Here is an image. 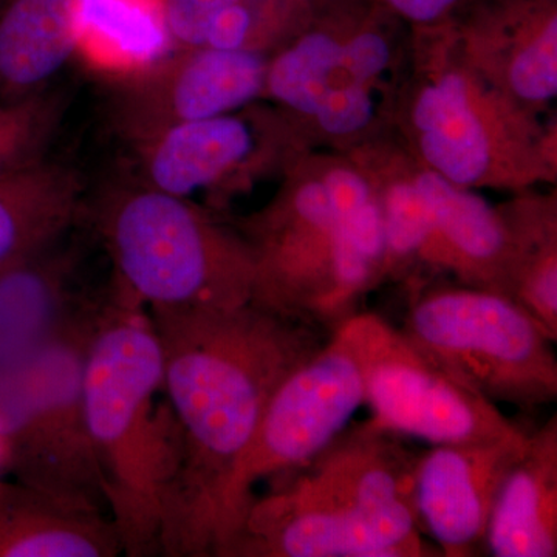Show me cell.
I'll list each match as a JSON object with an SVG mask.
<instances>
[{
  "label": "cell",
  "instance_id": "1",
  "mask_svg": "<svg viewBox=\"0 0 557 557\" xmlns=\"http://www.w3.org/2000/svg\"><path fill=\"white\" fill-rule=\"evenodd\" d=\"M182 465L161 555L212 556L226 483L270 398L327 341L322 329L256 302L233 310H149Z\"/></svg>",
  "mask_w": 557,
  "mask_h": 557
},
{
  "label": "cell",
  "instance_id": "2",
  "mask_svg": "<svg viewBox=\"0 0 557 557\" xmlns=\"http://www.w3.org/2000/svg\"><path fill=\"white\" fill-rule=\"evenodd\" d=\"M83 388L121 549L131 557L157 555L182 465V437L149 310L113 278L95 311Z\"/></svg>",
  "mask_w": 557,
  "mask_h": 557
},
{
  "label": "cell",
  "instance_id": "3",
  "mask_svg": "<svg viewBox=\"0 0 557 557\" xmlns=\"http://www.w3.org/2000/svg\"><path fill=\"white\" fill-rule=\"evenodd\" d=\"M95 230L113 281L148 310H233L255 298L256 259L239 230L139 182L102 193Z\"/></svg>",
  "mask_w": 557,
  "mask_h": 557
},
{
  "label": "cell",
  "instance_id": "4",
  "mask_svg": "<svg viewBox=\"0 0 557 557\" xmlns=\"http://www.w3.org/2000/svg\"><path fill=\"white\" fill-rule=\"evenodd\" d=\"M394 14L375 0H314L298 30L273 54L263 98L296 126L338 141L379 127L401 51Z\"/></svg>",
  "mask_w": 557,
  "mask_h": 557
},
{
  "label": "cell",
  "instance_id": "5",
  "mask_svg": "<svg viewBox=\"0 0 557 557\" xmlns=\"http://www.w3.org/2000/svg\"><path fill=\"white\" fill-rule=\"evenodd\" d=\"M416 75L398 89L397 115L418 163L454 185L516 186L536 177L541 146L528 110L465 57L457 38L438 50L434 35Z\"/></svg>",
  "mask_w": 557,
  "mask_h": 557
},
{
  "label": "cell",
  "instance_id": "6",
  "mask_svg": "<svg viewBox=\"0 0 557 557\" xmlns=\"http://www.w3.org/2000/svg\"><path fill=\"white\" fill-rule=\"evenodd\" d=\"M97 309L0 370V450L17 482L109 515L84 408V358Z\"/></svg>",
  "mask_w": 557,
  "mask_h": 557
},
{
  "label": "cell",
  "instance_id": "7",
  "mask_svg": "<svg viewBox=\"0 0 557 557\" xmlns=\"http://www.w3.org/2000/svg\"><path fill=\"white\" fill-rule=\"evenodd\" d=\"M399 332L424 357L494 405L534 410L557 399L555 343L500 293L412 282Z\"/></svg>",
  "mask_w": 557,
  "mask_h": 557
},
{
  "label": "cell",
  "instance_id": "8",
  "mask_svg": "<svg viewBox=\"0 0 557 557\" xmlns=\"http://www.w3.org/2000/svg\"><path fill=\"white\" fill-rule=\"evenodd\" d=\"M362 405L364 369L354 314L274 391L220 498L212 556L223 557L239 533L255 487L327 448Z\"/></svg>",
  "mask_w": 557,
  "mask_h": 557
},
{
  "label": "cell",
  "instance_id": "9",
  "mask_svg": "<svg viewBox=\"0 0 557 557\" xmlns=\"http://www.w3.org/2000/svg\"><path fill=\"white\" fill-rule=\"evenodd\" d=\"M355 318L366 405L384 428L432 446L487 442L522 431L497 405L453 379L379 314Z\"/></svg>",
  "mask_w": 557,
  "mask_h": 557
},
{
  "label": "cell",
  "instance_id": "10",
  "mask_svg": "<svg viewBox=\"0 0 557 557\" xmlns=\"http://www.w3.org/2000/svg\"><path fill=\"white\" fill-rule=\"evenodd\" d=\"M295 164L284 188L239 230L255 252L252 302L332 333L335 215L318 170Z\"/></svg>",
  "mask_w": 557,
  "mask_h": 557
},
{
  "label": "cell",
  "instance_id": "11",
  "mask_svg": "<svg viewBox=\"0 0 557 557\" xmlns=\"http://www.w3.org/2000/svg\"><path fill=\"white\" fill-rule=\"evenodd\" d=\"M420 456L405 437L370 417L348 424L302 467L271 479L267 496L289 507L423 536L413 500Z\"/></svg>",
  "mask_w": 557,
  "mask_h": 557
},
{
  "label": "cell",
  "instance_id": "12",
  "mask_svg": "<svg viewBox=\"0 0 557 557\" xmlns=\"http://www.w3.org/2000/svg\"><path fill=\"white\" fill-rule=\"evenodd\" d=\"M296 135L278 110L256 102L190 121L134 146L138 182L183 199L207 193L218 203L281 164L293 166Z\"/></svg>",
  "mask_w": 557,
  "mask_h": 557
},
{
  "label": "cell",
  "instance_id": "13",
  "mask_svg": "<svg viewBox=\"0 0 557 557\" xmlns=\"http://www.w3.org/2000/svg\"><path fill=\"white\" fill-rule=\"evenodd\" d=\"M269 60L255 51L171 49L121 81L112 101L116 131L135 146L180 124L255 104L265 94Z\"/></svg>",
  "mask_w": 557,
  "mask_h": 557
},
{
  "label": "cell",
  "instance_id": "14",
  "mask_svg": "<svg viewBox=\"0 0 557 557\" xmlns=\"http://www.w3.org/2000/svg\"><path fill=\"white\" fill-rule=\"evenodd\" d=\"M528 435L522 429L487 442L435 445L418 458V523L440 555L472 557L485 552L487 520L498 490L522 457Z\"/></svg>",
  "mask_w": 557,
  "mask_h": 557
},
{
  "label": "cell",
  "instance_id": "15",
  "mask_svg": "<svg viewBox=\"0 0 557 557\" xmlns=\"http://www.w3.org/2000/svg\"><path fill=\"white\" fill-rule=\"evenodd\" d=\"M472 17L457 38L482 70L520 108L530 112L557 95V11L555 0H496Z\"/></svg>",
  "mask_w": 557,
  "mask_h": 557
},
{
  "label": "cell",
  "instance_id": "16",
  "mask_svg": "<svg viewBox=\"0 0 557 557\" xmlns=\"http://www.w3.org/2000/svg\"><path fill=\"white\" fill-rule=\"evenodd\" d=\"M64 237L0 263V370L78 324L100 302L81 288L76 255L62 245Z\"/></svg>",
  "mask_w": 557,
  "mask_h": 557
},
{
  "label": "cell",
  "instance_id": "17",
  "mask_svg": "<svg viewBox=\"0 0 557 557\" xmlns=\"http://www.w3.org/2000/svg\"><path fill=\"white\" fill-rule=\"evenodd\" d=\"M442 556L423 536L313 509L252 498L239 533L223 557H431Z\"/></svg>",
  "mask_w": 557,
  "mask_h": 557
},
{
  "label": "cell",
  "instance_id": "18",
  "mask_svg": "<svg viewBox=\"0 0 557 557\" xmlns=\"http://www.w3.org/2000/svg\"><path fill=\"white\" fill-rule=\"evenodd\" d=\"M410 172L434 225L445 273L458 284L507 296L512 240L500 208L423 164Z\"/></svg>",
  "mask_w": 557,
  "mask_h": 557
},
{
  "label": "cell",
  "instance_id": "19",
  "mask_svg": "<svg viewBox=\"0 0 557 557\" xmlns=\"http://www.w3.org/2000/svg\"><path fill=\"white\" fill-rule=\"evenodd\" d=\"M485 552L494 557L557 556V417L528 435L487 520Z\"/></svg>",
  "mask_w": 557,
  "mask_h": 557
},
{
  "label": "cell",
  "instance_id": "20",
  "mask_svg": "<svg viewBox=\"0 0 557 557\" xmlns=\"http://www.w3.org/2000/svg\"><path fill=\"white\" fill-rule=\"evenodd\" d=\"M318 172L336 222L335 330L357 314L361 299L384 281L386 233L379 193L361 164H324Z\"/></svg>",
  "mask_w": 557,
  "mask_h": 557
},
{
  "label": "cell",
  "instance_id": "21",
  "mask_svg": "<svg viewBox=\"0 0 557 557\" xmlns=\"http://www.w3.org/2000/svg\"><path fill=\"white\" fill-rule=\"evenodd\" d=\"M109 515L72 507L21 482L0 480V557H113Z\"/></svg>",
  "mask_w": 557,
  "mask_h": 557
},
{
  "label": "cell",
  "instance_id": "22",
  "mask_svg": "<svg viewBox=\"0 0 557 557\" xmlns=\"http://www.w3.org/2000/svg\"><path fill=\"white\" fill-rule=\"evenodd\" d=\"M81 0H3L0 5V100L27 97L78 50Z\"/></svg>",
  "mask_w": 557,
  "mask_h": 557
},
{
  "label": "cell",
  "instance_id": "23",
  "mask_svg": "<svg viewBox=\"0 0 557 557\" xmlns=\"http://www.w3.org/2000/svg\"><path fill=\"white\" fill-rule=\"evenodd\" d=\"M83 214L72 168L46 159L0 178V263L61 239Z\"/></svg>",
  "mask_w": 557,
  "mask_h": 557
},
{
  "label": "cell",
  "instance_id": "24",
  "mask_svg": "<svg viewBox=\"0 0 557 557\" xmlns=\"http://www.w3.org/2000/svg\"><path fill=\"white\" fill-rule=\"evenodd\" d=\"M512 240L507 296L553 343L557 341V223L555 203L520 200L500 208Z\"/></svg>",
  "mask_w": 557,
  "mask_h": 557
},
{
  "label": "cell",
  "instance_id": "25",
  "mask_svg": "<svg viewBox=\"0 0 557 557\" xmlns=\"http://www.w3.org/2000/svg\"><path fill=\"white\" fill-rule=\"evenodd\" d=\"M172 49L161 0H81L79 51L131 75Z\"/></svg>",
  "mask_w": 557,
  "mask_h": 557
},
{
  "label": "cell",
  "instance_id": "26",
  "mask_svg": "<svg viewBox=\"0 0 557 557\" xmlns=\"http://www.w3.org/2000/svg\"><path fill=\"white\" fill-rule=\"evenodd\" d=\"M62 113L64 100L49 87L27 97L0 100V178L47 159Z\"/></svg>",
  "mask_w": 557,
  "mask_h": 557
},
{
  "label": "cell",
  "instance_id": "27",
  "mask_svg": "<svg viewBox=\"0 0 557 557\" xmlns=\"http://www.w3.org/2000/svg\"><path fill=\"white\" fill-rule=\"evenodd\" d=\"M239 0H161L164 30L172 49L205 47L219 14Z\"/></svg>",
  "mask_w": 557,
  "mask_h": 557
},
{
  "label": "cell",
  "instance_id": "28",
  "mask_svg": "<svg viewBox=\"0 0 557 557\" xmlns=\"http://www.w3.org/2000/svg\"><path fill=\"white\" fill-rule=\"evenodd\" d=\"M403 22L420 30L442 28L467 0H375Z\"/></svg>",
  "mask_w": 557,
  "mask_h": 557
},
{
  "label": "cell",
  "instance_id": "29",
  "mask_svg": "<svg viewBox=\"0 0 557 557\" xmlns=\"http://www.w3.org/2000/svg\"><path fill=\"white\" fill-rule=\"evenodd\" d=\"M0 463H2V453H0Z\"/></svg>",
  "mask_w": 557,
  "mask_h": 557
}]
</instances>
